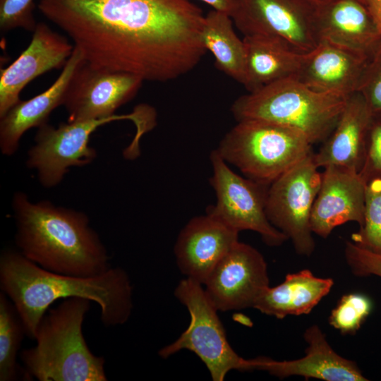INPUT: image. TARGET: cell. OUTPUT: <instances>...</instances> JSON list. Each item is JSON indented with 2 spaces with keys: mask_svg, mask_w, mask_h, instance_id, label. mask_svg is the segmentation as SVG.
<instances>
[{
  "mask_svg": "<svg viewBox=\"0 0 381 381\" xmlns=\"http://www.w3.org/2000/svg\"><path fill=\"white\" fill-rule=\"evenodd\" d=\"M37 8L92 66L168 82L207 52L205 15L190 0H39Z\"/></svg>",
  "mask_w": 381,
  "mask_h": 381,
  "instance_id": "obj_1",
  "label": "cell"
},
{
  "mask_svg": "<svg viewBox=\"0 0 381 381\" xmlns=\"http://www.w3.org/2000/svg\"><path fill=\"white\" fill-rule=\"evenodd\" d=\"M0 288L14 304L26 335L32 340L49 307L59 299L80 297L95 302L107 327L125 324L133 308L132 284L121 267H111L92 277L67 275L47 270L11 249L0 256Z\"/></svg>",
  "mask_w": 381,
  "mask_h": 381,
  "instance_id": "obj_2",
  "label": "cell"
},
{
  "mask_svg": "<svg viewBox=\"0 0 381 381\" xmlns=\"http://www.w3.org/2000/svg\"><path fill=\"white\" fill-rule=\"evenodd\" d=\"M12 210L19 251L41 267L78 277L111 267L107 250L84 212L49 200L34 202L22 191L14 193Z\"/></svg>",
  "mask_w": 381,
  "mask_h": 381,
  "instance_id": "obj_3",
  "label": "cell"
},
{
  "mask_svg": "<svg viewBox=\"0 0 381 381\" xmlns=\"http://www.w3.org/2000/svg\"><path fill=\"white\" fill-rule=\"evenodd\" d=\"M90 301L73 297L46 313L37 329L36 345L20 358L27 378L40 381H106L105 360L93 354L83 333Z\"/></svg>",
  "mask_w": 381,
  "mask_h": 381,
  "instance_id": "obj_4",
  "label": "cell"
},
{
  "mask_svg": "<svg viewBox=\"0 0 381 381\" xmlns=\"http://www.w3.org/2000/svg\"><path fill=\"white\" fill-rule=\"evenodd\" d=\"M348 97L318 92L289 78L239 97L231 111L237 121L254 119L283 125L314 144L331 134Z\"/></svg>",
  "mask_w": 381,
  "mask_h": 381,
  "instance_id": "obj_5",
  "label": "cell"
},
{
  "mask_svg": "<svg viewBox=\"0 0 381 381\" xmlns=\"http://www.w3.org/2000/svg\"><path fill=\"white\" fill-rule=\"evenodd\" d=\"M312 143L291 128L261 120L237 121L216 150L247 178L270 186L313 152Z\"/></svg>",
  "mask_w": 381,
  "mask_h": 381,
  "instance_id": "obj_6",
  "label": "cell"
},
{
  "mask_svg": "<svg viewBox=\"0 0 381 381\" xmlns=\"http://www.w3.org/2000/svg\"><path fill=\"white\" fill-rule=\"evenodd\" d=\"M119 120H131L136 130H144L154 125L156 114L152 107L142 104L128 114L63 122L57 127L47 123L37 128L26 164L36 171L42 186L54 187L61 183L70 167L87 165L96 158V150L89 145L91 134L99 126Z\"/></svg>",
  "mask_w": 381,
  "mask_h": 381,
  "instance_id": "obj_7",
  "label": "cell"
},
{
  "mask_svg": "<svg viewBox=\"0 0 381 381\" xmlns=\"http://www.w3.org/2000/svg\"><path fill=\"white\" fill-rule=\"evenodd\" d=\"M174 295L186 307L190 320L177 339L159 351L160 357L167 358L183 349L190 351L204 363L214 381H223L233 370H253V359L242 358L230 345L218 310L203 285L186 277L179 282Z\"/></svg>",
  "mask_w": 381,
  "mask_h": 381,
  "instance_id": "obj_8",
  "label": "cell"
},
{
  "mask_svg": "<svg viewBox=\"0 0 381 381\" xmlns=\"http://www.w3.org/2000/svg\"><path fill=\"white\" fill-rule=\"evenodd\" d=\"M313 153L269 186L265 207L270 223L291 241L297 254L304 256H310L315 248L310 215L322 179Z\"/></svg>",
  "mask_w": 381,
  "mask_h": 381,
  "instance_id": "obj_9",
  "label": "cell"
},
{
  "mask_svg": "<svg viewBox=\"0 0 381 381\" xmlns=\"http://www.w3.org/2000/svg\"><path fill=\"white\" fill-rule=\"evenodd\" d=\"M212 174L210 185L216 194V203L207 208V214L238 232L255 231L271 246H278L286 237L269 221L265 211L269 186L235 173L216 150L211 152Z\"/></svg>",
  "mask_w": 381,
  "mask_h": 381,
  "instance_id": "obj_10",
  "label": "cell"
},
{
  "mask_svg": "<svg viewBox=\"0 0 381 381\" xmlns=\"http://www.w3.org/2000/svg\"><path fill=\"white\" fill-rule=\"evenodd\" d=\"M244 36L281 40L299 53H308L320 43L315 6L308 0H236L231 15Z\"/></svg>",
  "mask_w": 381,
  "mask_h": 381,
  "instance_id": "obj_11",
  "label": "cell"
},
{
  "mask_svg": "<svg viewBox=\"0 0 381 381\" xmlns=\"http://www.w3.org/2000/svg\"><path fill=\"white\" fill-rule=\"evenodd\" d=\"M143 80L133 74L96 68L85 59L68 85L63 105L68 122L111 116L137 94Z\"/></svg>",
  "mask_w": 381,
  "mask_h": 381,
  "instance_id": "obj_12",
  "label": "cell"
},
{
  "mask_svg": "<svg viewBox=\"0 0 381 381\" xmlns=\"http://www.w3.org/2000/svg\"><path fill=\"white\" fill-rule=\"evenodd\" d=\"M270 286L263 255L249 244L237 241L220 260L203 284L218 311L253 308Z\"/></svg>",
  "mask_w": 381,
  "mask_h": 381,
  "instance_id": "obj_13",
  "label": "cell"
},
{
  "mask_svg": "<svg viewBox=\"0 0 381 381\" xmlns=\"http://www.w3.org/2000/svg\"><path fill=\"white\" fill-rule=\"evenodd\" d=\"M74 49L65 36L37 23L28 47L0 73V117L18 103L23 88L53 69L64 68Z\"/></svg>",
  "mask_w": 381,
  "mask_h": 381,
  "instance_id": "obj_14",
  "label": "cell"
},
{
  "mask_svg": "<svg viewBox=\"0 0 381 381\" xmlns=\"http://www.w3.org/2000/svg\"><path fill=\"white\" fill-rule=\"evenodd\" d=\"M323 169L311 211L310 228L313 234L325 238L346 222L363 224L366 183L354 171L335 166Z\"/></svg>",
  "mask_w": 381,
  "mask_h": 381,
  "instance_id": "obj_15",
  "label": "cell"
},
{
  "mask_svg": "<svg viewBox=\"0 0 381 381\" xmlns=\"http://www.w3.org/2000/svg\"><path fill=\"white\" fill-rule=\"evenodd\" d=\"M238 233L207 213L192 218L180 231L174 246L181 273L203 285L220 260L238 241Z\"/></svg>",
  "mask_w": 381,
  "mask_h": 381,
  "instance_id": "obj_16",
  "label": "cell"
},
{
  "mask_svg": "<svg viewBox=\"0 0 381 381\" xmlns=\"http://www.w3.org/2000/svg\"><path fill=\"white\" fill-rule=\"evenodd\" d=\"M307 343L305 356L290 361H276L260 356L253 358V369L267 371L283 379L298 375L325 381H366L357 364L339 355L317 325L308 327L303 333Z\"/></svg>",
  "mask_w": 381,
  "mask_h": 381,
  "instance_id": "obj_17",
  "label": "cell"
},
{
  "mask_svg": "<svg viewBox=\"0 0 381 381\" xmlns=\"http://www.w3.org/2000/svg\"><path fill=\"white\" fill-rule=\"evenodd\" d=\"M370 57L321 40L316 48L306 54L295 78L315 91L348 97L358 92Z\"/></svg>",
  "mask_w": 381,
  "mask_h": 381,
  "instance_id": "obj_18",
  "label": "cell"
},
{
  "mask_svg": "<svg viewBox=\"0 0 381 381\" xmlns=\"http://www.w3.org/2000/svg\"><path fill=\"white\" fill-rule=\"evenodd\" d=\"M321 40L370 56L381 42V31L361 0H330L315 6Z\"/></svg>",
  "mask_w": 381,
  "mask_h": 381,
  "instance_id": "obj_19",
  "label": "cell"
},
{
  "mask_svg": "<svg viewBox=\"0 0 381 381\" xmlns=\"http://www.w3.org/2000/svg\"><path fill=\"white\" fill-rule=\"evenodd\" d=\"M373 114L359 92L350 95L331 134L313 159L318 168L342 167L359 172Z\"/></svg>",
  "mask_w": 381,
  "mask_h": 381,
  "instance_id": "obj_20",
  "label": "cell"
},
{
  "mask_svg": "<svg viewBox=\"0 0 381 381\" xmlns=\"http://www.w3.org/2000/svg\"><path fill=\"white\" fill-rule=\"evenodd\" d=\"M83 59L80 51L74 47L60 75L49 87L29 99H20L0 117V149L3 155H13L26 131L48 123L50 114L63 105L70 80Z\"/></svg>",
  "mask_w": 381,
  "mask_h": 381,
  "instance_id": "obj_21",
  "label": "cell"
},
{
  "mask_svg": "<svg viewBox=\"0 0 381 381\" xmlns=\"http://www.w3.org/2000/svg\"><path fill=\"white\" fill-rule=\"evenodd\" d=\"M333 285L332 278L318 277L304 269L286 274L277 286L265 288L253 308L278 319L309 314Z\"/></svg>",
  "mask_w": 381,
  "mask_h": 381,
  "instance_id": "obj_22",
  "label": "cell"
},
{
  "mask_svg": "<svg viewBox=\"0 0 381 381\" xmlns=\"http://www.w3.org/2000/svg\"><path fill=\"white\" fill-rule=\"evenodd\" d=\"M246 49L243 86L248 92L278 80L295 78L306 54L299 53L279 39L244 36Z\"/></svg>",
  "mask_w": 381,
  "mask_h": 381,
  "instance_id": "obj_23",
  "label": "cell"
},
{
  "mask_svg": "<svg viewBox=\"0 0 381 381\" xmlns=\"http://www.w3.org/2000/svg\"><path fill=\"white\" fill-rule=\"evenodd\" d=\"M229 15L212 10L205 16L202 40L207 51L213 54L217 68L243 85L246 49Z\"/></svg>",
  "mask_w": 381,
  "mask_h": 381,
  "instance_id": "obj_24",
  "label": "cell"
},
{
  "mask_svg": "<svg viewBox=\"0 0 381 381\" xmlns=\"http://www.w3.org/2000/svg\"><path fill=\"white\" fill-rule=\"evenodd\" d=\"M26 330L14 304L0 293V380L18 378L17 355Z\"/></svg>",
  "mask_w": 381,
  "mask_h": 381,
  "instance_id": "obj_25",
  "label": "cell"
},
{
  "mask_svg": "<svg viewBox=\"0 0 381 381\" xmlns=\"http://www.w3.org/2000/svg\"><path fill=\"white\" fill-rule=\"evenodd\" d=\"M351 241L370 251L381 253V176L366 183L363 224Z\"/></svg>",
  "mask_w": 381,
  "mask_h": 381,
  "instance_id": "obj_26",
  "label": "cell"
},
{
  "mask_svg": "<svg viewBox=\"0 0 381 381\" xmlns=\"http://www.w3.org/2000/svg\"><path fill=\"white\" fill-rule=\"evenodd\" d=\"M370 298L361 293L343 295L332 310L329 324L342 334H354L372 311Z\"/></svg>",
  "mask_w": 381,
  "mask_h": 381,
  "instance_id": "obj_27",
  "label": "cell"
},
{
  "mask_svg": "<svg viewBox=\"0 0 381 381\" xmlns=\"http://www.w3.org/2000/svg\"><path fill=\"white\" fill-rule=\"evenodd\" d=\"M35 8V0H0L1 32L21 28L33 32L37 24Z\"/></svg>",
  "mask_w": 381,
  "mask_h": 381,
  "instance_id": "obj_28",
  "label": "cell"
},
{
  "mask_svg": "<svg viewBox=\"0 0 381 381\" xmlns=\"http://www.w3.org/2000/svg\"><path fill=\"white\" fill-rule=\"evenodd\" d=\"M358 92L373 115L381 114V42L368 61Z\"/></svg>",
  "mask_w": 381,
  "mask_h": 381,
  "instance_id": "obj_29",
  "label": "cell"
},
{
  "mask_svg": "<svg viewBox=\"0 0 381 381\" xmlns=\"http://www.w3.org/2000/svg\"><path fill=\"white\" fill-rule=\"evenodd\" d=\"M358 173L365 183L381 176V114L372 116L368 131L365 158Z\"/></svg>",
  "mask_w": 381,
  "mask_h": 381,
  "instance_id": "obj_30",
  "label": "cell"
},
{
  "mask_svg": "<svg viewBox=\"0 0 381 381\" xmlns=\"http://www.w3.org/2000/svg\"><path fill=\"white\" fill-rule=\"evenodd\" d=\"M344 256L354 275H375L381 277V253L363 248L351 241L346 242Z\"/></svg>",
  "mask_w": 381,
  "mask_h": 381,
  "instance_id": "obj_31",
  "label": "cell"
},
{
  "mask_svg": "<svg viewBox=\"0 0 381 381\" xmlns=\"http://www.w3.org/2000/svg\"><path fill=\"white\" fill-rule=\"evenodd\" d=\"M213 8V10L225 13L231 16L236 0H200Z\"/></svg>",
  "mask_w": 381,
  "mask_h": 381,
  "instance_id": "obj_32",
  "label": "cell"
},
{
  "mask_svg": "<svg viewBox=\"0 0 381 381\" xmlns=\"http://www.w3.org/2000/svg\"><path fill=\"white\" fill-rule=\"evenodd\" d=\"M381 31V0H361Z\"/></svg>",
  "mask_w": 381,
  "mask_h": 381,
  "instance_id": "obj_33",
  "label": "cell"
},
{
  "mask_svg": "<svg viewBox=\"0 0 381 381\" xmlns=\"http://www.w3.org/2000/svg\"><path fill=\"white\" fill-rule=\"evenodd\" d=\"M309 2H310L311 4H313V5L315 6H318V5H320V4H322L325 2H327L330 0H308Z\"/></svg>",
  "mask_w": 381,
  "mask_h": 381,
  "instance_id": "obj_34",
  "label": "cell"
}]
</instances>
